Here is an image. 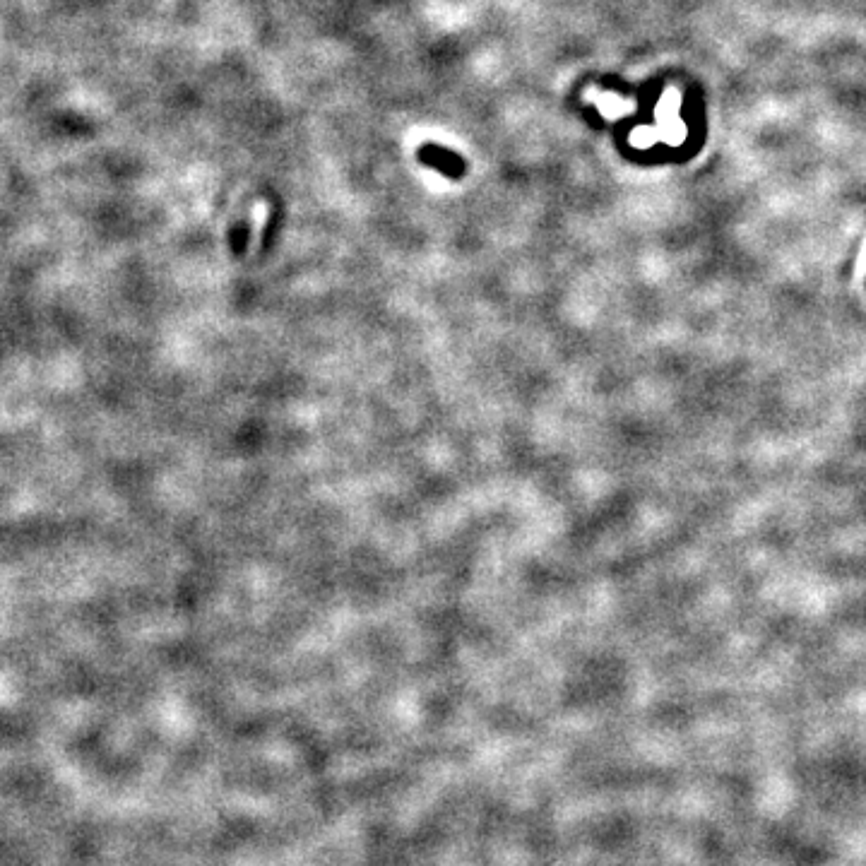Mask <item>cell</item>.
I'll return each instance as SVG.
<instances>
[{
	"mask_svg": "<svg viewBox=\"0 0 866 866\" xmlns=\"http://www.w3.org/2000/svg\"><path fill=\"white\" fill-rule=\"evenodd\" d=\"M419 159L424 164L433 166V169L443 171V174H446L448 179H462V176H465V171H467L465 159H460L455 152L443 150V147H438V145L421 147Z\"/></svg>",
	"mask_w": 866,
	"mask_h": 866,
	"instance_id": "cell-1",
	"label": "cell"
}]
</instances>
